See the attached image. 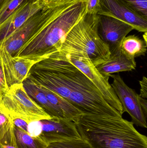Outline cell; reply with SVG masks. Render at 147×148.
<instances>
[{
    "label": "cell",
    "mask_w": 147,
    "mask_h": 148,
    "mask_svg": "<svg viewBox=\"0 0 147 148\" xmlns=\"http://www.w3.org/2000/svg\"><path fill=\"white\" fill-rule=\"evenodd\" d=\"M96 67L102 75L110 77V75L114 73L135 70L136 67V63L135 61L127 59L121 53L110 55L107 60L97 65Z\"/></svg>",
    "instance_id": "obj_15"
},
{
    "label": "cell",
    "mask_w": 147,
    "mask_h": 148,
    "mask_svg": "<svg viewBox=\"0 0 147 148\" xmlns=\"http://www.w3.org/2000/svg\"><path fill=\"white\" fill-rule=\"evenodd\" d=\"M98 15V31L100 38L108 47L110 55L120 53L123 40L134 29L129 24L116 18Z\"/></svg>",
    "instance_id": "obj_11"
},
{
    "label": "cell",
    "mask_w": 147,
    "mask_h": 148,
    "mask_svg": "<svg viewBox=\"0 0 147 148\" xmlns=\"http://www.w3.org/2000/svg\"><path fill=\"white\" fill-rule=\"evenodd\" d=\"M8 88V87L7 85L6 80H5L1 59L0 56V102L3 96L5 94Z\"/></svg>",
    "instance_id": "obj_25"
},
{
    "label": "cell",
    "mask_w": 147,
    "mask_h": 148,
    "mask_svg": "<svg viewBox=\"0 0 147 148\" xmlns=\"http://www.w3.org/2000/svg\"><path fill=\"white\" fill-rule=\"evenodd\" d=\"M147 32H145L144 33V34L143 35V38H144V40L145 41V42H146L147 43Z\"/></svg>",
    "instance_id": "obj_32"
},
{
    "label": "cell",
    "mask_w": 147,
    "mask_h": 148,
    "mask_svg": "<svg viewBox=\"0 0 147 148\" xmlns=\"http://www.w3.org/2000/svg\"><path fill=\"white\" fill-rule=\"evenodd\" d=\"M98 15L86 13L68 32L58 51H83L95 66L107 60L110 52L98 35Z\"/></svg>",
    "instance_id": "obj_4"
},
{
    "label": "cell",
    "mask_w": 147,
    "mask_h": 148,
    "mask_svg": "<svg viewBox=\"0 0 147 148\" xmlns=\"http://www.w3.org/2000/svg\"><path fill=\"white\" fill-rule=\"evenodd\" d=\"M140 104L141 107L143 110V113L146 116H147V99L142 98L140 96H139Z\"/></svg>",
    "instance_id": "obj_29"
},
{
    "label": "cell",
    "mask_w": 147,
    "mask_h": 148,
    "mask_svg": "<svg viewBox=\"0 0 147 148\" xmlns=\"http://www.w3.org/2000/svg\"><path fill=\"white\" fill-rule=\"evenodd\" d=\"M27 0H10L0 12V25Z\"/></svg>",
    "instance_id": "obj_21"
},
{
    "label": "cell",
    "mask_w": 147,
    "mask_h": 148,
    "mask_svg": "<svg viewBox=\"0 0 147 148\" xmlns=\"http://www.w3.org/2000/svg\"><path fill=\"white\" fill-rule=\"evenodd\" d=\"M16 148H47L44 141L14 126Z\"/></svg>",
    "instance_id": "obj_20"
},
{
    "label": "cell",
    "mask_w": 147,
    "mask_h": 148,
    "mask_svg": "<svg viewBox=\"0 0 147 148\" xmlns=\"http://www.w3.org/2000/svg\"><path fill=\"white\" fill-rule=\"evenodd\" d=\"M47 148H91L83 139L63 142L54 143L48 145Z\"/></svg>",
    "instance_id": "obj_22"
},
{
    "label": "cell",
    "mask_w": 147,
    "mask_h": 148,
    "mask_svg": "<svg viewBox=\"0 0 147 148\" xmlns=\"http://www.w3.org/2000/svg\"><path fill=\"white\" fill-rule=\"evenodd\" d=\"M0 144L4 146L15 147L12 116L1 103Z\"/></svg>",
    "instance_id": "obj_19"
},
{
    "label": "cell",
    "mask_w": 147,
    "mask_h": 148,
    "mask_svg": "<svg viewBox=\"0 0 147 148\" xmlns=\"http://www.w3.org/2000/svg\"><path fill=\"white\" fill-rule=\"evenodd\" d=\"M66 3L53 7L45 6L36 12L3 42L6 50L15 56L24 45L58 14Z\"/></svg>",
    "instance_id": "obj_5"
},
{
    "label": "cell",
    "mask_w": 147,
    "mask_h": 148,
    "mask_svg": "<svg viewBox=\"0 0 147 148\" xmlns=\"http://www.w3.org/2000/svg\"><path fill=\"white\" fill-rule=\"evenodd\" d=\"M0 148H16V147L12 146H4L0 144Z\"/></svg>",
    "instance_id": "obj_31"
},
{
    "label": "cell",
    "mask_w": 147,
    "mask_h": 148,
    "mask_svg": "<svg viewBox=\"0 0 147 148\" xmlns=\"http://www.w3.org/2000/svg\"><path fill=\"white\" fill-rule=\"evenodd\" d=\"M1 46H2V44H1V45H0V50H1Z\"/></svg>",
    "instance_id": "obj_33"
},
{
    "label": "cell",
    "mask_w": 147,
    "mask_h": 148,
    "mask_svg": "<svg viewBox=\"0 0 147 148\" xmlns=\"http://www.w3.org/2000/svg\"><path fill=\"white\" fill-rule=\"evenodd\" d=\"M113 79L111 85L123 108L132 118L133 124L142 128H147V117L140 104L139 96L135 90L129 88L119 74L109 75Z\"/></svg>",
    "instance_id": "obj_9"
},
{
    "label": "cell",
    "mask_w": 147,
    "mask_h": 148,
    "mask_svg": "<svg viewBox=\"0 0 147 148\" xmlns=\"http://www.w3.org/2000/svg\"><path fill=\"white\" fill-rule=\"evenodd\" d=\"M0 103L11 116L20 117L28 121L52 117L28 95L22 83L9 87Z\"/></svg>",
    "instance_id": "obj_8"
},
{
    "label": "cell",
    "mask_w": 147,
    "mask_h": 148,
    "mask_svg": "<svg viewBox=\"0 0 147 148\" xmlns=\"http://www.w3.org/2000/svg\"><path fill=\"white\" fill-rule=\"evenodd\" d=\"M34 68L56 71L61 74L70 90L69 102L83 114L122 117L106 101L94 83L58 52L36 63Z\"/></svg>",
    "instance_id": "obj_1"
},
{
    "label": "cell",
    "mask_w": 147,
    "mask_h": 148,
    "mask_svg": "<svg viewBox=\"0 0 147 148\" xmlns=\"http://www.w3.org/2000/svg\"><path fill=\"white\" fill-rule=\"evenodd\" d=\"M44 6L43 0H27L25 2L0 25V45Z\"/></svg>",
    "instance_id": "obj_13"
},
{
    "label": "cell",
    "mask_w": 147,
    "mask_h": 148,
    "mask_svg": "<svg viewBox=\"0 0 147 148\" xmlns=\"http://www.w3.org/2000/svg\"><path fill=\"white\" fill-rule=\"evenodd\" d=\"M37 85L50 102L62 112L65 118L70 120L75 123L78 121L83 114L70 103L45 87Z\"/></svg>",
    "instance_id": "obj_17"
},
{
    "label": "cell",
    "mask_w": 147,
    "mask_h": 148,
    "mask_svg": "<svg viewBox=\"0 0 147 148\" xmlns=\"http://www.w3.org/2000/svg\"><path fill=\"white\" fill-rule=\"evenodd\" d=\"M10 0H0V12Z\"/></svg>",
    "instance_id": "obj_30"
},
{
    "label": "cell",
    "mask_w": 147,
    "mask_h": 148,
    "mask_svg": "<svg viewBox=\"0 0 147 148\" xmlns=\"http://www.w3.org/2000/svg\"><path fill=\"white\" fill-rule=\"evenodd\" d=\"M22 84L28 95L48 114L52 117L65 118L62 112L50 102L36 84L27 77Z\"/></svg>",
    "instance_id": "obj_16"
},
{
    "label": "cell",
    "mask_w": 147,
    "mask_h": 148,
    "mask_svg": "<svg viewBox=\"0 0 147 148\" xmlns=\"http://www.w3.org/2000/svg\"><path fill=\"white\" fill-rule=\"evenodd\" d=\"M144 16L147 17V0H123Z\"/></svg>",
    "instance_id": "obj_23"
},
{
    "label": "cell",
    "mask_w": 147,
    "mask_h": 148,
    "mask_svg": "<svg viewBox=\"0 0 147 148\" xmlns=\"http://www.w3.org/2000/svg\"><path fill=\"white\" fill-rule=\"evenodd\" d=\"M28 133L48 145L81 139L74 122L60 117L29 121Z\"/></svg>",
    "instance_id": "obj_7"
},
{
    "label": "cell",
    "mask_w": 147,
    "mask_h": 148,
    "mask_svg": "<svg viewBox=\"0 0 147 148\" xmlns=\"http://www.w3.org/2000/svg\"><path fill=\"white\" fill-rule=\"evenodd\" d=\"M91 148H147V138L122 117L83 114L75 123Z\"/></svg>",
    "instance_id": "obj_2"
},
{
    "label": "cell",
    "mask_w": 147,
    "mask_h": 148,
    "mask_svg": "<svg viewBox=\"0 0 147 148\" xmlns=\"http://www.w3.org/2000/svg\"><path fill=\"white\" fill-rule=\"evenodd\" d=\"M12 119L14 126L28 133V125L29 121L17 116H12Z\"/></svg>",
    "instance_id": "obj_26"
},
{
    "label": "cell",
    "mask_w": 147,
    "mask_h": 148,
    "mask_svg": "<svg viewBox=\"0 0 147 148\" xmlns=\"http://www.w3.org/2000/svg\"><path fill=\"white\" fill-rule=\"evenodd\" d=\"M27 77L36 84L45 87L69 102L70 90L65 79L58 72L31 69Z\"/></svg>",
    "instance_id": "obj_14"
},
{
    "label": "cell",
    "mask_w": 147,
    "mask_h": 148,
    "mask_svg": "<svg viewBox=\"0 0 147 148\" xmlns=\"http://www.w3.org/2000/svg\"><path fill=\"white\" fill-rule=\"evenodd\" d=\"M147 43L135 35L126 36L121 45V53L130 60L135 61V58L145 56L146 53Z\"/></svg>",
    "instance_id": "obj_18"
},
{
    "label": "cell",
    "mask_w": 147,
    "mask_h": 148,
    "mask_svg": "<svg viewBox=\"0 0 147 148\" xmlns=\"http://www.w3.org/2000/svg\"><path fill=\"white\" fill-rule=\"evenodd\" d=\"M83 73L101 91L106 101L122 116L123 108L109 82L110 77L102 75L91 62L88 55L80 50L58 51Z\"/></svg>",
    "instance_id": "obj_6"
},
{
    "label": "cell",
    "mask_w": 147,
    "mask_h": 148,
    "mask_svg": "<svg viewBox=\"0 0 147 148\" xmlns=\"http://www.w3.org/2000/svg\"><path fill=\"white\" fill-rule=\"evenodd\" d=\"M100 8L98 14L116 18L139 32H147V17L123 0H100Z\"/></svg>",
    "instance_id": "obj_10"
},
{
    "label": "cell",
    "mask_w": 147,
    "mask_h": 148,
    "mask_svg": "<svg viewBox=\"0 0 147 148\" xmlns=\"http://www.w3.org/2000/svg\"><path fill=\"white\" fill-rule=\"evenodd\" d=\"M140 96L142 98L147 99V78L144 76L142 80L140 81Z\"/></svg>",
    "instance_id": "obj_27"
},
{
    "label": "cell",
    "mask_w": 147,
    "mask_h": 148,
    "mask_svg": "<svg viewBox=\"0 0 147 148\" xmlns=\"http://www.w3.org/2000/svg\"><path fill=\"white\" fill-rule=\"evenodd\" d=\"M86 13L98 14L100 10V0H85Z\"/></svg>",
    "instance_id": "obj_24"
},
{
    "label": "cell",
    "mask_w": 147,
    "mask_h": 148,
    "mask_svg": "<svg viewBox=\"0 0 147 148\" xmlns=\"http://www.w3.org/2000/svg\"><path fill=\"white\" fill-rule=\"evenodd\" d=\"M45 6L48 7H53L59 6L66 3L72 0H43Z\"/></svg>",
    "instance_id": "obj_28"
},
{
    "label": "cell",
    "mask_w": 147,
    "mask_h": 148,
    "mask_svg": "<svg viewBox=\"0 0 147 148\" xmlns=\"http://www.w3.org/2000/svg\"><path fill=\"white\" fill-rule=\"evenodd\" d=\"M85 0H72L14 56L37 62L58 51L68 32L86 14Z\"/></svg>",
    "instance_id": "obj_3"
},
{
    "label": "cell",
    "mask_w": 147,
    "mask_h": 148,
    "mask_svg": "<svg viewBox=\"0 0 147 148\" xmlns=\"http://www.w3.org/2000/svg\"><path fill=\"white\" fill-rule=\"evenodd\" d=\"M3 68L8 87L22 83L31 69L37 63L33 60L12 56L2 44L0 50Z\"/></svg>",
    "instance_id": "obj_12"
}]
</instances>
